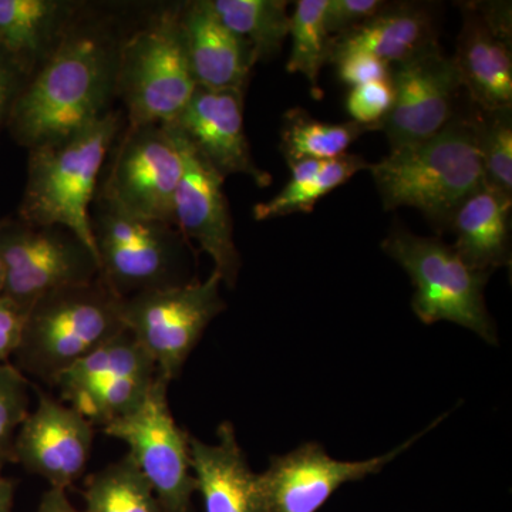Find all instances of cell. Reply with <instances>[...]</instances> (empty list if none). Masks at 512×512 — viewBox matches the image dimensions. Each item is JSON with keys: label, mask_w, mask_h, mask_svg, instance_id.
Listing matches in <instances>:
<instances>
[{"label": "cell", "mask_w": 512, "mask_h": 512, "mask_svg": "<svg viewBox=\"0 0 512 512\" xmlns=\"http://www.w3.org/2000/svg\"><path fill=\"white\" fill-rule=\"evenodd\" d=\"M366 131L372 130L355 121L325 123L312 119L303 110H291L286 113L282 128L281 150L288 165L305 158L332 160L346 154L353 141Z\"/></svg>", "instance_id": "cell-27"}, {"label": "cell", "mask_w": 512, "mask_h": 512, "mask_svg": "<svg viewBox=\"0 0 512 512\" xmlns=\"http://www.w3.org/2000/svg\"><path fill=\"white\" fill-rule=\"evenodd\" d=\"M123 123V111L110 110L70 136L30 148L18 218L67 228L96 254L90 211Z\"/></svg>", "instance_id": "cell-3"}, {"label": "cell", "mask_w": 512, "mask_h": 512, "mask_svg": "<svg viewBox=\"0 0 512 512\" xmlns=\"http://www.w3.org/2000/svg\"><path fill=\"white\" fill-rule=\"evenodd\" d=\"M120 302L100 279L47 293L26 313L16 367L55 386L74 363L126 330Z\"/></svg>", "instance_id": "cell-4"}, {"label": "cell", "mask_w": 512, "mask_h": 512, "mask_svg": "<svg viewBox=\"0 0 512 512\" xmlns=\"http://www.w3.org/2000/svg\"><path fill=\"white\" fill-rule=\"evenodd\" d=\"M29 382L18 367L0 363V468L15 464L16 434L29 416Z\"/></svg>", "instance_id": "cell-30"}, {"label": "cell", "mask_w": 512, "mask_h": 512, "mask_svg": "<svg viewBox=\"0 0 512 512\" xmlns=\"http://www.w3.org/2000/svg\"><path fill=\"white\" fill-rule=\"evenodd\" d=\"M369 163L362 157L343 154L332 160L305 158L289 165L291 181L272 200L254 207L256 221L285 217L295 212H311L320 198L336 190L359 171L367 170Z\"/></svg>", "instance_id": "cell-24"}, {"label": "cell", "mask_w": 512, "mask_h": 512, "mask_svg": "<svg viewBox=\"0 0 512 512\" xmlns=\"http://www.w3.org/2000/svg\"><path fill=\"white\" fill-rule=\"evenodd\" d=\"M2 222H3V218H2V220H0V227H2ZM2 289H3V264H2V258H0V293H2Z\"/></svg>", "instance_id": "cell-38"}, {"label": "cell", "mask_w": 512, "mask_h": 512, "mask_svg": "<svg viewBox=\"0 0 512 512\" xmlns=\"http://www.w3.org/2000/svg\"><path fill=\"white\" fill-rule=\"evenodd\" d=\"M480 148L484 184L512 198L511 109L481 113Z\"/></svg>", "instance_id": "cell-29"}, {"label": "cell", "mask_w": 512, "mask_h": 512, "mask_svg": "<svg viewBox=\"0 0 512 512\" xmlns=\"http://www.w3.org/2000/svg\"><path fill=\"white\" fill-rule=\"evenodd\" d=\"M185 52L198 87L244 92L255 60L251 47L215 16L207 0L180 9Z\"/></svg>", "instance_id": "cell-19"}, {"label": "cell", "mask_w": 512, "mask_h": 512, "mask_svg": "<svg viewBox=\"0 0 512 512\" xmlns=\"http://www.w3.org/2000/svg\"><path fill=\"white\" fill-rule=\"evenodd\" d=\"M480 133V111L458 113L436 136L370 164L384 210L416 208L437 228L450 225L457 208L484 185Z\"/></svg>", "instance_id": "cell-2"}, {"label": "cell", "mask_w": 512, "mask_h": 512, "mask_svg": "<svg viewBox=\"0 0 512 512\" xmlns=\"http://www.w3.org/2000/svg\"><path fill=\"white\" fill-rule=\"evenodd\" d=\"M90 221L99 279L117 298L194 281L192 247L173 224L134 217L99 195Z\"/></svg>", "instance_id": "cell-5"}, {"label": "cell", "mask_w": 512, "mask_h": 512, "mask_svg": "<svg viewBox=\"0 0 512 512\" xmlns=\"http://www.w3.org/2000/svg\"><path fill=\"white\" fill-rule=\"evenodd\" d=\"M35 412L16 434L15 464L45 478L52 488L67 490L86 473L96 429L66 403L37 390Z\"/></svg>", "instance_id": "cell-17"}, {"label": "cell", "mask_w": 512, "mask_h": 512, "mask_svg": "<svg viewBox=\"0 0 512 512\" xmlns=\"http://www.w3.org/2000/svg\"><path fill=\"white\" fill-rule=\"evenodd\" d=\"M332 63L338 67L340 80L352 89L390 80L389 64L366 52L345 53L336 57Z\"/></svg>", "instance_id": "cell-33"}, {"label": "cell", "mask_w": 512, "mask_h": 512, "mask_svg": "<svg viewBox=\"0 0 512 512\" xmlns=\"http://www.w3.org/2000/svg\"><path fill=\"white\" fill-rule=\"evenodd\" d=\"M222 281L212 271L204 281L121 299L124 328L147 350L158 375L173 382L183 372L212 320L225 311Z\"/></svg>", "instance_id": "cell-8"}, {"label": "cell", "mask_w": 512, "mask_h": 512, "mask_svg": "<svg viewBox=\"0 0 512 512\" xmlns=\"http://www.w3.org/2000/svg\"><path fill=\"white\" fill-rule=\"evenodd\" d=\"M168 384L158 375L136 412L101 431L127 444L128 454L153 487L164 512H192L197 483L191 467V434L175 423L168 404Z\"/></svg>", "instance_id": "cell-12"}, {"label": "cell", "mask_w": 512, "mask_h": 512, "mask_svg": "<svg viewBox=\"0 0 512 512\" xmlns=\"http://www.w3.org/2000/svg\"><path fill=\"white\" fill-rule=\"evenodd\" d=\"M2 295L28 313L40 298L99 279L92 248L59 225H33L18 217L3 218L0 227Z\"/></svg>", "instance_id": "cell-9"}, {"label": "cell", "mask_w": 512, "mask_h": 512, "mask_svg": "<svg viewBox=\"0 0 512 512\" xmlns=\"http://www.w3.org/2000/svg\"><path fill=\"white\" fill-rule=\"evenodd\" d=\"M511 207L512 198L484 184L454 212V251L474 271L491 274L510 265Z\"/></svg>", "instance_id": "cell-23"}, {"label": "cell", "mask_w": 512, "mask_h": 512, "mask_svg": "<svg viewBox=\"0 0 512 512\" xmlns=\"http://www.w3.org/2000/svg\"><path fill=\"white\" fill-rule=\"evenodd\" d=\"M436 43L434 16L426 5H387L359 28L335 37L329 63L345 53L366 52L392 67Z\"/></svg>", "instance_id": "cell-22"}, {"label": "cell", "mask_w": 512, "mask_h": 512, "mask_svg": "<svg viewBox=\"0 0 512 512\" xmlns=\"http://www.w3.org/2000/svg\"><path fill=\"white\" fill-rule=\"evenodd\" d=\"M157 379L156 363L126 329L69 367L55 387L63 403L103 430L136 412Z\"/></svg>", "instance_id": "cell-11"}, {"label": "cell", "mask_w": 512, "mask_h": 512, "mask_svg": "<svg viewBox=\"0 0 512 512\" xmlns=\"http://www.w3.org/2000/svg\"><path fill=\"white\" fill-rule=\"evenodd\" d=\"M109 157L96 195L134 217L174 225V198L184 157L170 128L127 124Z\"/></svg>", "instance_id": "cell-10"}, {"label": "cell", "mask_w": 512, "mask_h": 512, "mask_svg": "<svg viewBox=\"0 0 512 512\" xmlns=\"http://www.w3.org/2000/svg\"><path fill=\"white\" fill-rule=\"evenodd\" d=\"M440 419L389 453L363 461H339L318 443H305L284 456L271 457L268 470L258 474L265 512H318L343 484L380 473L407 448L426 436Z\"/></svg>", "instance_id": "cell-13"}, {"label": "cell", "mask_w": 512, "mask_h": 512, "mask_svg": "<svg viewBox=\"0 0 512 512\" xmlns=\"http://www.w3.org/2000/svg\"><path fill=\"white\" fill-rule=\"evenodd\" d=\"M380 0H328L325 10V26L330 36L346 35L386 8Z\"/></svg>", "instance_id": "cell-32"}, {"label": "cell", "mask_w": 512, "mask_h": 512, "mask_svg": "<svg viewBox=\"0 0 512 512\" xmlns=\"http://www.w3.org/2000/svg\"><path fill=\"white\" fill-rule=\"evenodd\" d=\"M394 103L380 130L392 150L421 143L439 134L460 111V77L453 59L439 43L390 67Z\"/></svg>", "instance_id": "cell-14"}, {"label": "cell", "mask_w": 512, "mask_h": 512, "mask_svg": "<svg viewBox=\"0 0 512 512\" xmlns=\"http://www.w3.org/2000/svg\"><path fill=\"white\" fill-rule=\"evenodd\" d=\"M195 89L180 9L161 13L121 43L116 96L123 101L128 126L173 123Z\"/></svg>", "instance_id": "cell-6"}, {"label": "cell", "mask_w": 512, "mask_h": 512, "mask_svg": "<svg viewBox=\"0 0 512 512\" xmlns=\"http://www.w3.org/2000/svg\"><path fill=\"white\" fill-rule=\"evenodd\" d=\"M26 312L0 293V363L15 356L25 328Z\"/></svg>", "instance_id": "cell-34"}, {"label": "cell", "mask_w": 512, "mask_h": 512, "mask_svg": "<svg viewBox=\"0 0 512 512\" xmlns=\"http://www.w3.org/2000/svg\"><path fill=\"white\" fill-rule=\"evenodd\" d=\"M83 497L84 512H164L153 487L128 453L87 478Z\"/></svg>", "instance_id": "cell-26"}, {"label": "cell", "mask_w": 512, "mask_h": 512, "mask_svg": "<svg viewBox=\"0 0 512 512\" xmlns=\"http://www.w3.org/2000/svg\"><path fill=\"white\" fill-rule=\"evenodd\" d=\"M393 103V84L390 80H384L350 90L346 109L352 121L377 131L389 116Z\"/></svg>", "instance_id": "cell-31"}, {"label": "cell", "mask_w": 512, "mask_h": 512, "mask_svg": "<svg viewBox=\"0 0 512 512\" xmlns=\"http://www.w3.org/2000/svg\"><path fill=\"white\" fill-rule=\"evenodd\" d=\"M382 248L412 279L413 311L421 322L457 323L497 345V326L484 296L490 274L471 269L439 238L417 237L402 227L387 235Z\"/></svg>", "instance_id": "cell-7"}, {"label": "cell", "mask_w": 512, "mask_h": 512, "mask_svg": "<svg viewBox=\"0 0 512 512\" xmlns=\"http://www.w3.org/2000/svg\"><path fill=\"white\" fill-rule=\"evenodd\" d=\"M164 126L177 131L222 177L247 175L259 187L272 183L271 174L252 158L244 127V92L197 86L180 116Z\"/></svg>", "instance_id": "cell-18"}, {"label": "cell", "mask_w": 512, "mask_h": 512, "mask_svg": "<svg viewBox=\"0 0 512 512\" xmlns=\"http://www.w3.org/2000/svg\"><path fill=\"white\" fill-rule=\"evenodd\" d=\"M217 444L190 436L191 467L205 512H265L258 474L239 446L234 424L217 430Z\"/></svg>", "instance_id": "cell-20"}, {"label": "cell", "mask_w": 512, "mask_h": 512, "mask_svg": "<svg viewBox=\"0 0 512 512\" xmlns=\"http://www.w3.org/2000/svg\"><path fill=\"white\" fill-rule=\"evenodd\" d=\"M328 0H299L291 16L289 36L292 52L286 70L301 73L311 83L312 93L319 99V76L322 67L330 62L333 37L325 26Z\"/></svg>", "instance_id": "cell-28"}, {"label": "cell", "mask_w": 512, "mask_h": 512, "mask_svg": "<svg viewBox=\"0 0 512 512\" xmlns=\"http://www.w3.org/2000/svg\"><path fill=\"white\" fill-rule=\"evenodd\" d=\"M16 481L0 474V512H13Z\"/></svg>", "instance_id": "cell-37"}, {"label": "cell", "mask_w": 512, "mask_h": 512, "mask_svg": "<svg viewBox=\"0 0 512 512\" xmlns=\"http://www.w3.org/2000/svg\"><path fill=\"white\" fill-rule=\"evenodd\" d=\"M511 6L463 5V28L451 57L474 109L490 114L512 107Z\"/></svg>", "instance_id": "cell-15"}, {"label": "cell", "mask_w": 512, "mask_h": 512, "mask_svg": "<svg viewBox=\"0 0 512 512\" xmlns=\"http://www.w3.org/2000/svg\"><path fill=\"white\" fill-rule=\"evenodd\" d=\"M28 83L25 76L9 56L0 49V131L8 124L10 111Z\"/></svg>", "instance_id": "cell-35"}, {"label": "cell", "mask_w": 512, "mask_h": 512, "mask_svg": "<svg viewBox=\"0 0 512 512\" xmlns=\"http://www.w3.org/2000/svg\"><path fill=\"white\" fill-rule=\"evenodd\" d=\"M121 43L107 30L72 23L10 111V137L35 148L70 136L109 113Z\"/></svg>", "instance_id": "cell-1"}, {"label": "cell", "mask_w": 512, "mask_h": 512, "mask_svg": "<svg viewBox=\"0 0 512 512\" xmlns=\"http://www.w3.org/2000/svg\"><path fill=\"white\" fill-rule=\"evenodd\" d=\"M164 126V124H163ZM184 157V173L174 198V225L188 244L197 245L214 262L222 284L234 288L241 255L234 241V224L224 192V180L170 126Z\"/></svg>", "instance_id": "cell-16"}, {"label": "cell", "mask_w": 512, "mask_h": 512, "mask_svg": "<svg viewBox=\"0 0 512 512\" xmlns=\"http://www.w3.org/2000/svg\"><path fill=\"white\" fill-rule=\"evenodd\" d=\"M36 512H84L77 510L69 498H67L66 490L60 488H52L43 494L39 507Z\"/></svg>", "instance_id": "cell-36"}, {"label": "cell", "mask_w": 512, "mask_h": 512, "mask_svg": "<svg viewBox=\"0 0 512 512\" xmlns=\"http://www.w3.org/2000/svg\"><path fill=\"white\" fill-rule=\"evenodd\" d=\"M218 19L251 47L255 63L281 52L291 28L285 0H207Z\"/></svg>", "instance_id": "cell-25"}, {"label": "cell", "mask_w": 512, "mask_h": 512, "mask_svg": "<svg viewBox=\"0 0 512 512\" xmlns=\"http://www.w3.org/2000/svg\"><path fill=\"white\" fill-rule=\"evenodd\" d=\"M76 6L59 0H0V49L33 76L70 28Z\"/></svg>", "instance_id": "cell-21"}]
</instances>
